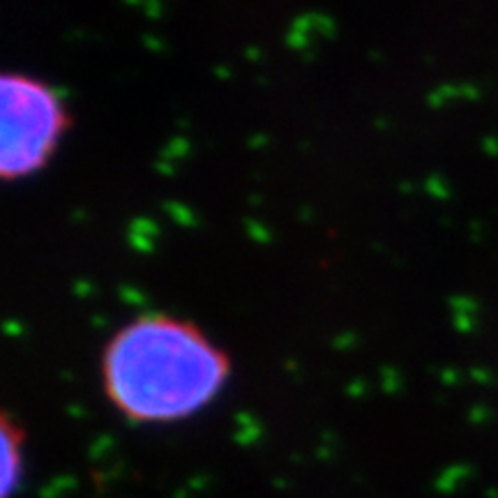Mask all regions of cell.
<instances>
[{
  "label": "cell",
  "instance_id": "6da1fadb",
  "mask_svg": "<svg viewBox=\"0 0 498 498\" xmlns=\"http://www.w3.org/2000/svg\"><path fill=\"white\" fill-rule=\"evenodd\" d=\"M228 360L190 323L143 314L104 351L107 394L129 420H176L205 404Z\"/></svg>",
  "mask_w": 498,
  "mask_h": 498
},
{
  "label": "cell",
  "instance_id": "7a4b0ae2",
  "mask_svg": "<svg viewBox=\"0 0 498 498\" xmlns=\"http://www.w3.org/2000/svg\"><path fill=\"white\" fill-rule=\"evenodd\" d=\"M0 173L17 178L39 169L65 127L55 90L26 74L5 72L0 79Z\"/></svg>",
  "mask_w": 498,
  "mask_h": 498
},
{
  "label": "cell",
  "instance_id": "3957f363",
  "mask_svg": "<svg viewBox=\"0 0 498 498\" xmlns=\"http://www.w3.org/2000/svg\"><path fill=\"white\" fill-rule=\"evenodd\" d=\"M19 441L21 436L17 429L12 427L10 418H3L0 425V450H3V477H0V496L10 498L12 491L19 484V473H21V454H19Z\"/></svg>",
  "mask_w": 498,
  "mask_h": 498
}]
</instances>
